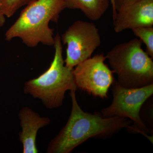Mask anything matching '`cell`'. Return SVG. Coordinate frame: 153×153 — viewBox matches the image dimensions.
<instances>
[{
	"mask_svg": "<svg viewBox=\"0 0 153 153\" xmlns=\"http://www.w3.org/2000/svg\"><path fill=\"white\" fill-rule=\"evenodd\" d=\"M113 19L116 33L139 27H153V0H138L124 6Z\"/></svg>",
	"mask_w": 153,
	"mask_h": 153,
	"instance_id": "ba28073f",
	"label": "cell"
},
{
	"mask_svg": "<svg viewBox=\"0 0 153 153\" xmlns=\"http://www.w3.org/2000/svg\"><path fill=\"white\" fill-rule=\"evenodd\" d=\"M60 38L62 44L67 46L65 65L71 69L91 57L101 43L96 26L92 22L81 20L69 26Z\"/></svg>",
	"mask_w": 153,
	"mask_h": 153,
	"instance_id": "8992f818",
	"label": "cell"
},
{
	"mask_svg": "<svg viewBox=\"0 0 153 153\" xmlns=\"http://www.w3.org/2000/svg\"><path fill=\"white\" fill-rule=\"evenodd\" d=\"M105 60L103 54H97L73 68L77 88L96 97H108V90L115 80L113 72L105 63Z\"/></svg>",
	"mask_w": 153,
	"mask_h": 153,
	"instance_id": "52a82bcc",
	"label": "cell"
},
{
	"mask_svg": "<svg viewBox=\"0 0 153 153\" xmlns=\"http://www.w3.org/2000/svg\"><path fill=\"white\" fill-rule=\"evenodd\" d=\"M66 9L79 10L92 21L99 20L109 7L110 0H64Z\"/></svg>",
	"mask_w": 153,
	"mask_h": 153,
	"instance_id": "30bf717a",
	"label": "cell"
},
{
	"mask_svg": "<svg viewBox=\"0 0 153 153\" xmlns=\"http://www.w3.org/2000/svg\"><path fill=\"white\" fill-rule=\"evenodd\" d=\"M131 30L134 36L146 45V52L153 59V27H139Z\"/></svg>",
	"mask_w": 153,
	"mask_h": 153,
	"instance_id": "8fae6325",
	"label": "cell"
},
{
	"mask_svg": "<svg viewBox=\"0 0 153 153\" xmlns=\"http://www.w3.org/2000/svg\"><path fill=\"white\" fill-rule=\"evenodd\" d=\"M138 0H115V8L117 12L121 8Z\"/></svg>",
	"mask_w": 153,
	"mask_h": 153,
	"instance_id": "4fadbf2b",
	"label": "cell"
},
{
	"mask_svg": "<svg viewBox=\"0 0 153 153\" xmlns=\"http://www.w3.org/2000/svg\"><path fill=\"white\" fill-rule=\"evenodd\" d=\"M6 17L2 11L1 0H0V27H2L5 24Z\"/></svg>",
	"mask_w": 153,
	"mask_h": 153,
	"instance_id": "5bb4252c",
	"label": "cell"
},
{
	"mask_svg": "<svg viewBox=\"0 0 153 153\" xmlns=\"http://www.w3.org/2000/svg\"><path fill=\"white\" fill-rule=\"evenodd\" d=\"M110 4L112 8L113 19L115 16L116 14V10L115 8V0H110Z\"/></svg>",
	"mask_w": 153,
	"mask_h": 153,
	"instance_id": "9a60e30c",
	"label": "cell"
},
{
	"mask_svg": "<svg viewBox=\"0 0 153 153\" xmlns=\"http://www.w3.org/2000/svg\"><path fill=\"white\" fill-rule=\"evenodd\" d=\"M111 86L112 102L109 106L101 110L102 116L129 119L133 125L127 128L128 131L141 134L152 142V137L149 134L153 135V133L141 118L140 112L143 105L152 96L153 84L138 88H126L115 80Z\"/></svg>",
	"mask_w": 153,
	"mask_h": 153,
	"instance_id": "5b68a950",
	"label": "cell"
},
{
	"mask_svg": "<svg viewBox=\"0 0 153 153\" xmlns=\"http://www.w3.org/2000/svg\"><path fill=\"white\" fill-rule=\"evenodd\" d=\"M55 54L48 69L38 77L25 82L24 93L40 100L49 109L62 106L67 91L77 90L73 69L66 67L63 56V44L57 33L55 36Z\"/></svg>",
	"mask_w": 153,
	"mask_h": 153,
	"instance_id": "3957f363",
	"label": "cell"
},
{
	"mask_svg": "<svg viewBox=\"0 0 153 153\" xmlns=\"http://www.w3.org/2000/svg\"><path fill=\"white\" fill-rule=\"evenodd\" d=\"M143 43L133 38L116 45L107 53L106 59L117 82L126 88H138L153 84V59L143 50Z\"/></svg>",
	"mask_w": 153,
	"mask_h": 153,
	"instance_id": "277c9868",
	"label": "cell"
},
{
	"mask_svg": "<svg viewBox=\"0 0 153 153\" xmlns=\"http://www.w3.org/2000/svg\"><path fill=\"white\" fill-rule=\"evenodd\" d=\"M65 9L64 0H34L26 5L6 31L5 39L10 41L20 38L30 48L39 44L54 46V30L49 27V23L58 22Z\"/></svg>",
	"mask_w": 153,
	"mask_h": 153,
	"instance_id": "7a4b0ae2",
	"label": "cell"
},
{
	"mask_svg": "<svg viewBox=\"0 0 153 153\" xmlns=\"http://www.w3.org/2000/svg\"><path fill=\"white\" fill-rule=\"evenodd\" d=\"M34 0H1L2 11L6 17L10 18L18 10Z\"/></svg>",
	"mask_w": 153,
	"mask_h": 153,
	"instance_id": "7c38bea8",
	"label": "cell"
},
{
	"mask_svg": "<svg viewBox=\"0 0 153 153\" xmlns=\"http://www.w3.org/2000/svg\"><path fill=\"white\" fill-rule=\"evenodd\" d=\"M22 131L19 138L23 146V153H37L36 137L39 130L49 125L50 118L41 117L38 113L28 107H24L19 113Z\"/></svg>",
	"mask_w": 153,
	"mask_h": 153,
	"instance_id": "9c48e42d",
	"label": "cell"
},
{
	"mask_svg": "<svg viewBox=\"0 0 153 153\" xmlns=\"http://www.w3.org/2000/svg\"><path fill=\"white\" fill-rule=\"evenodd\" d=\"M75 92L70 91L72 107L70 116L65 126L49 143L47 153H71L89 139L111 138L132 123L127 118H105L101 112H85L78 104Z\"/></svg>",
	"mask_w": 153,
	"mask_h": 153,
	"instance_id": "6da1fadb",
	"label": "cell"
}]
</instances>
